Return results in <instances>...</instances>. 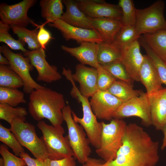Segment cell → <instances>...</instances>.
<instances>
[{
	"instance_id": "cell-1",
	"label": "cell",
	"mask_w": 166,
	"mask_h": 166,
	"mask_svg": "<svg viewBox=\"0 0 166 166\" xmlns=\"http://www.w3.org/2000/svg\"><path fill=\"white\" fill-rule=\"evenodd\" d=\"M159 143L135 123L127 124L122 144L109 166H155L159 159Z\"/></svg>"
},
{
	"instance_id": "cell-2",
	"label": "cell",
	"mask_w": 166,
	"mask_h": 166,
	"mask_svg": "<svg viewBox=\"0 0 166 166\" xmlns=\"http://www.w3.org/2000/svg\"><path fill=\"white\" fill-rule=\"evenodd\" d=\"M66 105L62 93L45 87L30 94L28 108L35 120L39 121L46 118L57 127L61 126L64 121L62 110Z\"/></svg>"
},
{
	"instance_id": "cell-3",
	"label": "cell",
	"mask_w": 166,
	"mask_h": 166,
	"mask_svg": "<svg viewBox=\"0 0 166 166\" xmlns=\"http://www.w3.org/2000/svg\"><path fill=\"white\" fill-rule=\"evenodd\" d=\"M102 129L100 144L96 152L106 162H110L116 158L122 144V140L127 124L122 119L113 118L108 124L102 121Z\"/></svg>"
},
{
	"instance_id": "cell-4",
	"label": "cell",
	"mask_w": 166,
	"mask_h": 166,
	"mask_svg": "<svg viewBox=\"0 0 166 166\" xmlns=\"http://www.w3.org/2000/svg\"><path fill=\"white\" fill-rule=\"evenodd\" d=\"M37 126L42 132L41 138L47 149L49 158L58 160L74 156L67 137L64 136L65 131L61 126L55 127L42 120L38 121Z\"/></svg>"
},
{
	"instance_id": "cell-5",
	"label": "cell",
	"mask_w": 166,
	"mask_h": 166,
	"mask_svg": "<svg viewBox=\"0 0 166 166\" xmlns=\"http://www.w3.org/2000/svg\"><path fill=\"white\" fill-rule=\"evenodd\" d=\"M72 110L68 104L62 110L63 116L68 130V139L74 156L78 162L84 164L92 151L86 134L82 127L74 120Z\"/></svg>"
},
{
	"instance_id": "cell-6",
	"label": "cell",
	"mask_w": 166,
	"mask_h": 166,
	"mask_svg": "<svg viewBox=\"0 0 166 166\" xmlns=\"http://www.w3.org/2000/svg\"><path fill=\"white\" fill-rule=\"evenodd\" d=\"M10 128L21 144L36 158L45 160L49 158L45 145L41 137L37 136L34 125L26 120L16 119L12 122Z\"/></svg>"
},
{
	"instance_id": "cell-7",
	"label": "cell",
	"mask_w": 166,
	"mask_h": 166,
	"mask_svg": "<svg viewBox=\"0 0 166 166\" xmlns=\"http://www.w3.org/2000/svg\"><path fill=\"white\" fill-rule=\"evenodd\" d=\"M72 96L81 102L82 108L83 116L77 117L72 111V115L74 121L83 128L90 144L96 149L100 147L102 129V121H98L97 117L91 109L88 98L82 95L77 87L73 88Z\"/></svg>"
},
{
	"instance_id": "cell-8",
	"label": "cell",
	"mask_w": 166,
	"mask_h": 166,
	"mask_svg": "<svg viewBox=\"0 0 166 166\" xmlns=\"http://www.w3.org/2000/svg\"><path fill=\"white\" fill-rule=\"evenodd\" d=\"M165 4L162 0H158L148 7L136 9L135 28L138 35L153 33L166 29V20L164 12Z\"/></svg>"
},
{
	"instance_id": "cell-9",
	"label": "cell",
	"mask_w": 166,
	"mask_h": 166,
	"mask_svg": "<svg viewBox=\"0 0 166 166\" xmlns=\"http://www.w3.org/2000/svg\"><path fill=\"white\" fill-rule=\"evenodd\" d=\"M0 52L8 59L10 67L22 79L25 93L30 94L35 90L45 87L37 83L31 77L30 72L33 70L34 67L27 57L22 53L13 52L5 45L0 46Z\"/></svg>"
},
{
	"instance_id": "cell-10",
	"label": "cell",
	"mask_w": 166,
	"mask_h": 166,
	"mask_svg": "<svg viewBox=\"0 0 166 166\" xmlns=\"http://www.w3.org/2000/svg\"><path fill=\"white\" fill-rule=\"evenodd\" d=\"M140 118L147 127L152 125L148 96L143 91L140 95L123 102L115 113L113 118L122 119L130 117Z\"/></svg>"
},
{
	"instance_id": "cell-11",
	"label": "cell",
	"mask_w": 166,
	"mask_h": 166,
	"mask_svg": "<svg viewBox=\"0 0 166 166\" xmlns=\"http://www.w3.org/2000/svg\"><path fill=\"white\" fill-rule=\"evenodd\" d=\"M37 2L35 0H23L12 5L5 3L0 5L1 21L10 26L15 25L26 27L32 24L36 26H38L27 15L29 9Z\"/></svg>"
},
{
	"instance_id": "cell-12",
	"label": "cell",
	"mask_w": 166,
	"mask_h": 166,
	"mask_svg": "<svg viewBox=\"0 0 166 166\" xmlns=\"http://www.w3.org/2000/svg\"><path fill=\"white\" fill-rule=\"evenodd\" d=\"M123 102L108 91L97 90L91 97L90 104L97 118L111 121Z\"/></svg>"
},
{
	"instance_id": "cell-13",
	"label": "cell",
	"mask_w": 166,
	"mask_h": 166,
	"mask_svg": "<svg viewBox=\"0 0 166 166\" xmlns=\"http://www.w3.org/2000/svg\"><path fill=\"white\" fill-rule=\"evenodd\" d=\"M80 9L91 18H107L121 21V10L119 6L103 0H77Z\"/></svg>"
},
{
	"instance_id": "cell-14",
	"label": "cell",
	"mask_w": 166,
	"mask_h": 166,
	"mask_svg": "<svg viewBox=\"0 0 166 166\" xmlns=\"http://www.w3.org/2000/svg\"><path fill=\"white\" fill-rule=\"evenodd\" d=\"M23 54L36 69L38 73L37 78L38 81L51 83L61 78V75L58 71L57 67L49 65L47 61L44 50L40 48L34 50H28Z\"/></svg>"
},
{
	"instance_id": "cell-15",
	"label": "cell",
	"mask_w": 166,
	"mask_h": 166,
	"mask_svg": "<svg viewBox=\"0 0 166 166\" xmlns=\"http://www.w3.org/2000/svg\"><path fill=\"white\" fill-rule=\"evenodd\" d=\"M49 26L59 30L66 41L73 40L80 44L92 42L99 44L104 42L102 38L94 29H88L70 25L61 19L49 23Z\"/></svg>"
},
{
	"instance_id": "cell-16",
	"label": "cell",
	"mask_w": 166,
	"mask_h": 166,
	"mask_svg": "<svg viewBox=\"0 0 166 166\" xmlns=\"http://www.w3.org/2000/svg\"><path fill=\"white\" fill-rule=\"evenodd\" d=\"M140 45L138 39L121 49V62L129 77L136 81H140L139 73L144 59V55L140 52Z\"/></svg>"
},
{
	"instance_id": "cell-17",
	"label": "cell",
	"mask_w": 166,
	"mask_h": 166,
	"mask_svg": "<svg viewBox=\"0 0 166 166\" xmlns=\"http://www.w3.org/2000/svg\"><path fill=\"white\" fill-rule=\"evenodd\" d=\"M97 75V69L80 64L76 66L75 72L72 74L71 77L74 82L79 83L81 93L89 98L91 97L98 90Z\"/></svg>"
},
{
	"instance_id": "cell-18",
	"label": "cell",
	"mask_w": 166,
	"mask_h": 166,
	"mask_svg": "<svg viewBox=\"0 0 166 166\" xmlns=\"http://www.w3.org/2000/svg\"><path fill=\"white\" fill-rule=\"evenodd\" d=\"M148 96L152 125L156 130H161L166 124V88Z\"/></svg>"
},
{
	"instance_id": "cell-19",
	"label": "cell",
	"mask_w": 166,
	"mask_h": 166,
	"mask_svg": "<svg viewBox=\"0 0 166 166\" xmlns=\"http://www.w3.org/2000/svg\"><path fill=\"white\" fill-rule=\"evenodd\" d=\"M61 48L64 51L76 58L83 65H88L97 69L99 66L97 60L98 44L92 42H84L80 46L69 47L61 45Z\"/></svg>"
},
{
	"instance_id": "cell-20",
	"label": "cell",
	"mask_w": 166,
	"mask_h": 166,
	"mask_svg": "<svg viewBox=\"0 0 166 166\" xmlns=\"http://www.w3.org/2000/svg\"><path fill=\"white\" fill-rule=\"evenodd\" d=\"M66 10L62 14L61 19L72 26L81 28L94 29L92 18L86 15L77 6L76 1L63 0Z\"/></svg>"
},
{
	"instance_id": "cell-21",
	"label": "cell",
	"mask_w": 166,
	"mask_h": 166,
	"mask_svg": "<svg viewBox=\"0 0 166 166\" xmlns=\"http://www.w3.org/2000/svg\"><path fill=\"white\" fill-rule=\"evenodd\" d=\"M139 76L140 81L145 87L148 95L163 88L156 69L147 55H144Z\"/></svg>"
},
{
	"instance_id": "cell-22",
	"label": "cell",
	"mask_w": 166,
	"mask_h": 166,
	"mask_svg": "<svg viewBox=\"0 0 166 166\" xmlns=\"http://www.w3.org/2000/svg\"><path fill=\"white\" fill-rule=\"evenodd\" d=\"M93 28L102 38L104 42L113 43L123 26L121 21L107 18H92Z\"/></svg>"
},
{
	"instance_id": "cell-23",
	"label": "cell",
	"mask_w": 166,
	"mask_h": 166,
	"mask_svg": "<svg viewBox=\"0 0 166 166\" xmlns=\"http://www.w3.org/2000/svg\"><path fill=\"white\" fill-rule=\"evenodd\" d=\"M141 37L150 49L166 62V29L144 34Z\"/></svg>"
},
{
	"instance_id": "cell-24",
	"label": "cell",
	"mask_w": 166,
	"mask_h": 166,
	"mask_svg": "<svg viewBox=\"0 0 166 166\" xmlns=\"http://www.w3.org/2000/svg\"><path fill=\"white\" fill-rule=\"evenodd\" d=\"M98 45L97 60L99 65L104 66L121 61V51L113 43L104 42Z\"/></svg>"
},
{
	"instance_id": "cell-25",
	"label": "cell",
	"mask_w": 166,
	"mask_h": 166,
	"mask_svg": "<svg viewBox=\"0 0 166 166\" xmlns=\"http://www.w3.org/2000/svg\"><path fill=\"white\" fill-rule=\"evenodd\" d=\"M61 0H42L39 5L42 16L46 23H52L61 19L63 14V6Z\"/></svg>"
},
{
	"instance_id": "cell-26",
	"label": "cell",
	"mask_w": 166,
	"mask_h": 166,
	"mask_svg": "<svg viewBox=\"0 0 166 166\" xmlns=\"http://www.w3.org/2000/svg\"><path fill=\"white\" fill-rule=\"evenodd\" d=\"M107 91L123 102L139 96L142 92L134 89L131 84L117 80Z\"/></svg>"
},
{
	"instance_id": "cell-27",
	"label": "cell",
	"mask_w": 166,
	"mask_h": 166,
	"mask_svg": "<svg viewBox=\"0 0 166 166\" xmlns=\"http://www.w3.org/2000/svg\"><path fill=\"white\" fill-rule=\"evenodd\" d=\"M13 33L16 34L18 40L28 45V48L34 50L41 48L38 42L37 36L38 27L33 30H30L26 27L18 26H10Z\"/></svg>"
},
{
	"instance_id": "cell-28",
	"label": "cell",
	"mask_w": 166,
	"mask_h": 166,
	"mask_svg": "<svg viewBox=\"0 0 166 166\" xmlns=\"http://www.w3.org/2000/svg\"><path fill=\"white\" fill-rule=\"evenodd\" d=\"M24 85L22 78L9 65H0V87L18 89Z\"/></svg>"
},
{
	"instance_id": "cell-29",
	"label": "cell",
	"mask_w": 166,
	"mask_h": 166,
	"mask_svg": "<svg viewBox=\"0 0 166 166\" xmlns=\"http://www.w3.org/2000/svg\"><path fill=\"white\" fill-rule=\"evenodd\" d=\"M140 36L137 34L135 26H123L113 43L121 49L139 39Z\"/></svg>"
},
{
	"instance_id": "cell-30",
	"label": "cell",
	"mask_w": 166,
	"mask_h": 166,
	"mask_svg": "<svg viewBox=\"0 0 166 166\" xmlns=\"http://www.w3.org/2000/svg\"><path fill=\"white\" fill-rule=\"evenodd\" d=\"M26 103L24 93L18 89L0 87V104L15 107Z\"/></svg>"
},
{
	"instance_id": "cell-31",
	"label": "cell",
	"mask_w": 166,
	"mask_h": 166,
	"mask_svg": "<svg viewBox=\"0 0 166 166\" xmlns=\"http://www.w3.org/2000/svg\"><path fill=\"white\" fill-rule=\"evenodd\" d=\"M27 114V111L24 107H14L7 104H0V119L6 121L10 125L16 119L26 120Z\"/></svg>"
},
{
	"instance_id": "cell-32",
	"label": "cell",
	"mask_w": 166,
	"mask_h": 166,
	"mask_svg": "<svg viewBox=\"0 0 166 166\" xmlns=\"http://www.w3.org/2000/svg\"><path fill=\"white\" fill-rule=\"evenodd\" d=\"M139 39V42L140 45L144 49L146 55L156 68L162 84L166 86V62L150 49L141 36Z\"/></svg>"
},
{
	"instance_id": "cell-33",
	"label": "cell",
	"mask_w": 166,
	"mask_h": 166,
	"mask_svg": "<svg viewBox=\"0 0 166 166\" xmlns=\"http://www.w3.org/2000/svg\"><path fill=\"white\" fill-rule=\"evenodd\" d=\"M118 5L122 11L121 22L123 26H135L136 8L132 0H120Z\"/></svg>"
},
{
	"instance_id": "cell-34",
	"label": "cell",
	"mask_w": 166,
	"mask_h": 166,
	"mask_svg": "<svg viewBox=\"0 0 166 166\" xmlns=\"http://www.w3.org/2000/svg\"><path fill=\"white\" fill-rule=\"evenodd\" d=\"M0 141L12 149L16 156L24 152L22 146L18 141L10 128L0 124Z\"/></svg>"
},
{
	"instance_id": "cell-35",
	"label": "cell",
	"mask_w": 166,
	"mask_h": 166,
	"mask_svg": "<svg viewBox=\"0 0 166 166\" xmlns=\"http://www.w3.org/2000/svg\"><path fill=\"white\" fill-rule=\"evenodd\" d=\"M10 25L0 21V42L5 43L12 49L20 50L23 53L27 52L28 50L24 47L25 44L14 39L10 34Z\"/></svg>"
},
{
	"instance_id": "cell-36",
	"label": "cell",
	"mask_w": 166,
	"mask_h": 166,
	"mask_svg": "<svg viewBox=\"0 0 166 166\" xmlns=\"http://www.w3.org/2000/svg\"><path fill=\"white\" fill-rule=\"evenodd\" d=\"M0 153L2 157L0 158V166H26L24 160L18 157L10 152L8 148L3 144L0 146Z\"/></svg>"
},
{
	"instance_id": "cell-37",
	"label": "cell",
	"mask_w": 166,
	"mask_h": 166,
	"mask_svg": "<svg viewBox=\"0 0 166 166\" xmlns=\"http://www.w3.org/2000/svg\"><path fill=\"white\" fill-rule=\"evenodd\" d=\"M97 69V90L101 91H107L117 80L102 66L99 65Z\"/></svg>"
},
{
	"instance_id": "cell-38",
	"label": "cell",
	"mask_w": 166,
	"mask_h": 166,
	"mask_svg": "<svg viewBox=\"0 0 166 166\" xmlns=\"http://www.w3.org/2000/svg\"><path fill=\"white\" fill-rule=\"evenodd\" d=\"M102 66L117 80V79L118 80L131 84L132 80L129 76L121 61L117 62Z\"/></svg>"
},
{
	"instance_id": "cell-39",
	"label": "cell",
	"mask_w": 166,
	"mask_h": 166,
	"mask_svg": "<svg viewBox=\"0 0 166 166\" xmlns=\"http://www.w3.org/2000/svg\"><path fill=\"white\" fill-rule=\"evenodd\" d=\"M45 24V22L41 25H38L37 27L39 29L37 36L38 40L41 48L44 50L46 49V47L50 40L53 38L50 32L44 28Z\"/></svg>"
},
{
	"instance_id": "cell-40",
	"label": "cell",
	"mask_w": 166,
	"mask_h": 166,
	"mask_svg": "<svg viewBox=\"0 0 166 166\" xmlns=\"http://www.w3.org/2000/svg\"><path fill=\"white\" fill-rule=\"evenodd\" d=\"M45 166H76V163L73 157L58 160H52L48 158L44 160Z\"/></svg>"
},
{
	"instance_id": "cell-41",
	"label": "cell",
	"mask_w": 166,
	"mask_h": 166,
	"mask_svg": "<svg viewBox=\"0 0 166 166\" xmlns=\"http://www.w3.org/2000/svg\"><path fill=\"white\" fill-rule=\"evenodd\" d=\"M19 156L24 160L27 166H45L44 160L32 158L25 152L20 154Z\"/></svg>"
},
{
	"instance_id": "cell-42",
	"label": "cell",
	"mask_w": 166,
	"mask_h": 166,
	"mask_svg": "<svg viewBox=\"0 0 166 166\" xmlns=\"http://www.w3.org/2000/svg\"><path fill=\"white\" fill-rule=\"evenodd\" d=\"M109 162H106L102 159L89 157L82 166H109Z\"/></svg>"
},
{
	"instance_id": "cell-43",
	"label": "cell",
	"mask_w": 166,
	"mask_h": 166,
	"mask_svg": "<svg viewBox=\"0 0 166 166\" xmlns=\"http://www.w3.org/2000/svg\"><path fill=\"white\" fill-rule=\"evenodd\" d=\"M163 134V138L161 146V149L163 150L166 148V124L162 129Z\"/></svg>"
},
{
	"instance_id": "cell-44",
	"label": "cell",
	"mask_w": 166,
	"mask_h": 166,
	"mask_svg": "<svg viewBox=\"0 0 166 166\" xmlns=\"http://www.w3.org/2000/svg\"><path fill=\"white\" fill-rule=\"evenodd\" d=\"M0 64L1 65H9L10 63L8 59L3 56L0 52Z\"/></svg>"
}]
</instances>
